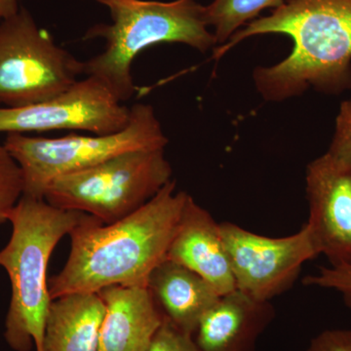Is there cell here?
<instances>
[{
	"instance_id": "obj_1",
	"label": "cell",
	"mask_w": 351,
	"mask_h": 351,
	"mask_svg": "<svg viewBox=\"0 0 351 351\" xmlns=\"http://www.w3.org/2000/svg\"><path fill=\"white\" fill-rule=\"evenodd\" d=\"M171 181L147 204L123 219L103 223L85 215L71 233L63 269L49 279L52 300L71 293H98L112 286L147 287L167 252L186 201Z\"/></svg>"
},
{
	"instance_id": "obj_2",
	"label": "cell",
	"mask_w": 351,
	"mask_h": 351,
	"mask_svg": "<svg viewBox=\"0 0 351 351\" xmlns=\"http://www.w3.org/2000/svg\"><path fill=\"white\" fill-rule=\"evenodd\" d=\"M282 34L292 53L270 68L256 69L255 82L267 100L281 101L307 87L338 91L351 86V0H287L271 15L254 21L214 51L219 59L251 36Z\"/></svg>"
},
{
	"instance_id": "obj_3",
	"label": "cell",
	"mask_w": 351,
	"mask_h": 351,
	"mask_svg": "<svg viewBox=\"0 0 351 351\" xmlns=\"http://www.w3.org/2000/svg\"><path fill=\"white\" fill-rule=\"evenodd\" d=\"M86 213L52 206L23 195L8 217L10 239L0 250V267L10 279L4 339L14 351H41L53 300L47 278L51 255Z\"/></svg>"
},
{
	"instance_id": "obj_4",
	"label": "cell",
	"mask_w": 351,
	"mask_h": 351,
	"mask_svg": "<svg viewBox=\"0 0 351 351\" xmlns=\"http://www.w3.org/2000/svg\"><path fill=\"white\" fill-rule=\"evenodd\" d=\"M110 10L112 23L90 27L84 39L103 38V52L82 62V75L105 83L121 101L135 94L132 64L142 51L163 43L186 44L206 52L217 44L208 31L204 6L196 0H95Z\"/></svg>"
},
{
	"instance_id": "obj_5",
	"label": "cell",
	"mask_w": 351,
	"mask_h": 351,
	"mask_svg": "<svg viewBox=\"0 0 351 351\" xmlns=\"http://www.w3.org/2000/svg\"><path fill=\"white\" fill-rule=\"evenodd\" d=\"M128 125L107 135L69 134L59 138L7 134L3 144L22 171L24 195L43 198L51 182L88 169L124 152L165 149L168 138L152 106L136 104Z\"/></svg>"
},
{
	"instance_id": "obj_6",
	"label": "cell",
	"mask_w": 351,
	"mask_h": 351,
	"mask_svg": "<svg viewBox=\"0 0 351 351\" xmlns=\"http://www.w3.org/2000/svg\"><path fill=\"white\" fill-rule=\"evenodd\" d=\"M164 149L124 152L50 182L43 198L52 206L86 213L103 223L123 219L172 181Z\"/></svg>"
},
{
	"instance_id": "obj_7",
	"label": "cell",
	"mask_w": 351,
	"mask_h": 351,
	"mask_svg": "<svg viewBox=\"0 0 351 351\" xmlns=\"http://www.w3.org/2000/svg\"><path fill=\"white\" fill-rule=\"evenodd\" d=\"M82 75V62L58 45L25 7L0 21V107L49 100Z\"/></svg>"
},
{
	"instance_id": "obj_8",
	"label": "cell",
	"mask_w": 351,
	"mask_h": 351,
	"mask_svg": "<svg viewBox=\"0 0 351 351\" xmlns=\"http://www.w3.org/2000/svg\"><path fill=\"white\" fill-rule=\"evenodd\" d=\"M221 237L237 290L258 302H271L293 287L302 265L319 255L306 223L284 237L258 234L223 221Z\"/></svg>"
},
{
	"instance_id": "obj_9",
	"label": "cell",
	"mask_w": 351,
	"mask_h": 351,
	"mask_svg": "<svg viewBox=\"0 0 351 351\" xmlns=\"http://www.w3.org/2000/svg\"><path fill=\"white\" fill-rule=\"evenodd\" d=\"M130 114L131 108L122 105L105 83L89 75L49 100L0 107V133L66 130L107 135L125 128Z\"/></svg>"
},
{
	"instance_id": "obj_10",
	"label": "cell",
	"mask_w": 351,
	"mask_h": 351,
	"mask_svg": "<svg viewBox=\"0 0 351 351\" xmlns=\"http://www.w3.org/2000/svg\"><path fill=\"white\" fill-rule=\"evenodd\" d=\"M306 226L330 265L351 262V173L325 154L308 164Z\"/></svg>"
},
{
	"instance_id": "obj_11",
	"label": "cell",
	"mask_w": 351,
	"mask_h": 351,
	"mask_svg": "<svg viewBox=\"0 0 351 351\" xmlns=\"http://www.w3.org/2000/svg\"><path fill=\"white\" fill-rule=\"evenodd\" d=\"M166 258L195 271L219 295L237 290L221 226L191 195L182 209Z\"/></svg>"
},
{
	"instance_id": "obj_12",
	"label": "cell",
	"mask_w": 351,
	"mask_h": 351,
	"mask_svg": "<svg viewBox=\"0 0 351 351\" xmlns=\"http://www.w3.org/2000/svg\"><path fill=\"white\" fill-rule=\"evenodd\" d=\"M98 294L106 306L98 351H149L164 320L149 289L112 286Z\"/></svg>"
},
{
	"instance_id": "obj_13",
	"label": "cell",
	"mask_w": 351,
	"mask_h": 351,
	"mask_svg": "<svg viewBox=\"0 0 351 351\" xmlns=\"http://www.w3.org/2000/svg\"><path fill=\"white\" fill-rule=\"evenodd\" d=\"M274 316L271 302L255 301L235 290L203 316L193 339L200 351H257L258 339Z\"/></svg>"
},
{
	"instance_id": "obj_14",
	"label": "cell",
	"mask_w": 351,
	"mask_h": 351,
	"mask_svg": "<svg viewBox=\"0 0 351 351\" xmlns=\"http://www.w3.org/2000/svg\"><path fill=\"white\" fill-rule=\"evenodd\" d=\"M147 287L164 317L191 336L221 297L204 278L168 258L152 270Z\"/></svg>"
},
{
	"instance_id": "obj_15",
	"label": "cell",
	"mask_w": 351,
	"mask_h": 351,
	"mask_svg": "<svg viewBox=\"0 0 351 351\" xmlns=\"http://www.w3.org/2000/svg\"><path fill=\"white\" fill-rule=\"evenodd\" d=\"M105 313L98 293H71L53 300L41 351H98Z\"/></svg>"
},
{
	"instance_id": "obj_16",
	"label": "cell",
	"mask_w": 351,
	"mask_h": 351,
	"mask_svg": "<svg viewBox=\"0 0 351 351\" xmlns=\"http://www.w3.org/2000/svg\"><path fill=\"white\" fill-rule=\"evenodd\" d=\"M283 3L284 0H214L204 6V17L207 25L214 27L217 44L223 43L263 9L277 8Z\"/></svg>"
},
{
	"instance_id": "obj_17",
	"label": "cell",
	"mask_w": 351,
	"mask_h": 351,
	"mask_svg": "<svg viewBox=\"0 0 351 351\" xmlns=\"http://www.w3.org/2000/svg\"><path fill=\"white\" fill-rule=\"evenodd\" d=\"M24 195L22 171L15 159L0 143V226L8 221L13 208Z\"/></svg>"
},
{
	"instance_id": "obj_18",
	"label": "cell",
	"mask_w": 351,
	"mask_h": 351,
	"mask_svg": "<svg viewBox=\"0 0 351 351\" xmlns=\"http://www.w3.org/2000/svg\"><path fill=\"white\" fill-rule=\"evenodd\" d=\"M302 284L306 287L336 291L351 309V262L321 267L315 274L304 277Z\"/></svg>"
},
{
	"instance_id": "obj_19",
	"label": "cell",
	"mask_w": 351,
	"mask_h": 351,
	"mask_svg": "<svg viewBox=\"0 0 351 351\" xmlns=\"http://www.w3.org/2000/svg\"><path fill=\"white\" fill-rule=\"evenodd\" d=\"M326 154L338 165L351 173V99L341 103L334 138Z\"/></svg>"
},
{
	"instance_id": "obj_20",
	"label": "cell",
	"mask_w": 351,
	"mask_h": 351,
	"mask_svg": "<svg viewBox=\"0 0 351 351\" xmlns=\"http://www.w3.org/2000/svg\"><path fill=\"white\" fill-rule=\"evenodd\" d=\"M149 351H200L191 335L181 331L164 317Z\"/></svg>"
},
{
	"instance_id": "obj_21",
	"label": "cell",
	"mask_w": 351,
	"mask_h": 351,
	"mask_svg": "<svg viewBox=\"0 0 351 351\" xmlns=\"http://www.w3.org/2000/svg\"><path fill=\"white\" fill-rule=\"evenodd\" d=\"M306 351H351V329H330L311 341Z\"/></svg>"
},
{
	"instance_id": "obj_22",
	"label": "cell",
	"mask_w": 351,
	"mask_h": 351,
	"mask_svg": "<svg viewBox=\"0 0 351 351\" xmlns=\"http://www.w3.org/2000/svg\"><path fill=\"white\" fill-rule=\"evenodd\" d=\"M19 9V0H0V21L15 15Z\"/></svg>"
}]
</instances>
